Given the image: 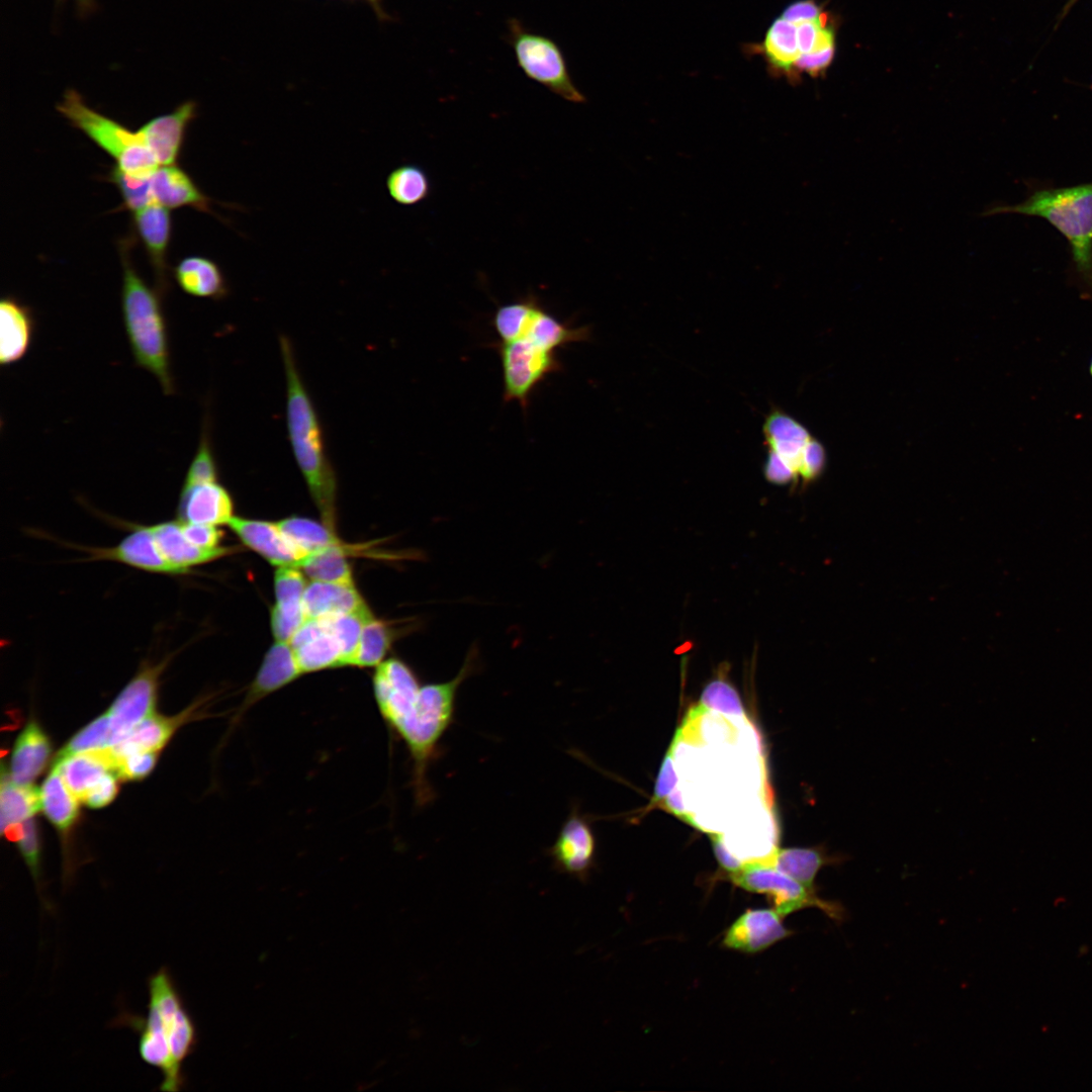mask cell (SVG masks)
Segmentation results:
<instances>
[{
  "label": "cell",
  "instance_id": "7",
  "mask_svg": "<svg viewBox=\"0 0 1092 1092\" xmlns=\"http://www.w3.org/2000/svg\"><path fill=\"white\" fill-rule=\"evenodd\" d=\"M763 433L768 447L765 478L775 484L806 485L816 480L826 466L824 446L789 415L776 410L765 420Z\"/></svg>",
  "mask_w": 1092,
  "mask_h": 1092
},
{
  "label": "cell",
  "instance_id": "21",
  "mask_svg": "<svg viewBox=\"0 0 1092 1092\" xmlns=\"http://www.w3.org/2000/svg\"><path fill=\"white\" fill-rule=\"evenodd\" d=\"M150 529L162 555L180 575L188 573L194 566L211 562L235 551L234 548L223 546L216 549L196 546L185 537L179 520L151 525Z\"/></svg>",
  "mask_w": 1092,
  "mask_h": 1092
},
{
  "label": "cell",
  "instance_id": "36",
  "mask_svg": "<svg viewBox=\"0 0 1092 1092\" xmlns=\"http://www.w3.org/2000/svg\"><path fill=\"white\" fill-rule=\"evenodd\" d=\"M763 51L771 66L791 72L801 56L796 24L783 17L777 19L766 33Z\"/></svg>",
  "mask_w": 1092,
  "mask_h": 1092
},
{
  "label": "cell",
  "instance_id": "56",
  "mask_svg": "<svg viewBox=\"0 0 1092 1092\" xmlns=\"http://www.w3.org/2000/svg\"><path fill=\"white\" fill-rule=\"evenodd\" d=\"M366 1L369 2V4L373 7L375 13L381 19L387 18L386 14L384 13V11H383V9H382V7L380 5V0H366Z\"/></svg>",
  "mask_w": 1092,
  "mask_h": 1092
},
{
  "label": "cell",
  "instance_id": "27",
  "mask_svg": "<svg viewBox=\"0 0 1092 1092\" xmlns=\"http://www.w3.org/2000/svg\"><path fill=\"white\" fill-rule=\"evenodd\" d=\"M193 709L177 716L166 717L152 714L135 726L117 744L109 747L114 760L138 751H159L167 744L180 725L190 717Z\"/></svg>",
  "mask_w": 1092,
  "mask_h": 1092
},
{
  "label": "cell",
  "instance_id": "26",
  "mask_svg": "<svg viewBox=\"0 0 1092 1092\" xmlns=\"http://www.w3.org/2000/svg\"><path fill=\"white\" fill-rule=\"evenodd\" d=\"M115 760L109 749L78 753L55 758L57 768L71 792L82 800L86 793L107 772H114Z\"/></svg>",
  "mask_w": 1092,
  "mask_h": 1092
},
{
  "label": "cell",
  "instance_id": "30",
  "mask_svg": "<svg viewBox=\"0 0 1092 1092\" xmlns=\"http://www.w3.org/2000/svg\"><path fill=\"white\" fill-rule=\"evenodd\" d=\"M356 546H334L309 554L300 564L303 573L315 581L355 584L348 556L359 553Z\"/></svg>",
  "mask_w": 1092,
  "mask_h": 1092
},
{
  "label": "cell",
  "instance_id": "18",
  "mask_svg": "<svg viewBox=\"0 0 1092 1092\" xmlns=\"http://www.w3.org/2000/svg\"><path fill=\"white\" fill-rule=\"evenodd\" d=\"M92 559L120 562L149 572L180 575L162 555L150 526L135 525L113 547L90 549Z\"/></svg>",
  "mask_w": 1092,
  "mask_h": 1092
},
{
  "label": "cell",
  "instance_id": "25",
  "mask_svg": "<svg viewBox=\"0 0 1092 1092\" xmlns=\"http://www.w3.org/2000/svg\"><path fill=\"white\" fill-rule=\"evenodd\" d=\"M179 287L187 294L214 300L229 294V285L220 267L204 256H187L173 269Z\"/></svg>",
  "mask_w": 1092,
  "mask_h": 1092
},
{
  "label": "cell",
  "instance_id": "6",
  "mask_svg": "<svg viewBox=\"0 0 1092 1092\" xmlns=\"http://www.w3.org/2000/svg\"><path fill=\"white\" fill-rule=\"evenodd\" d=\"M1017 213L1048 220L1068 241L1084 296L1092 300V183L1041 188L1013 205H997L983 215Z\"/></svg>",
  "mask_w": 1092,
  "mask_h": 1092
},
{
  "label": "cell",
  "instance_id": "20",
  "mask_svg": "<svg viewBox=\"0 0 1092 1092\" xmlns=\"http://www.w3.org/2000/svg\"><path fill=\"white\" fill-rule=\"evenodd\" d=\"M294 652L288 642L276 641L264 656L237 713L239 719L254 705L301 676Z\"/></svg>",
  "mask_w": 1092,
  "mask_h": 1092
},
{
  "label": "cell",
  "instance_id": "11",
  "mask_svg": "<svg viewBox=\"0 0 1092 1092\" xmlns=\"http://www.w3.org/2000/svg\"><path fill=\"white\" fill-rule=\"evenodd\" d=\"M166 663H144L113 701L107 711L112 728L111 746L124 739L135 726L154 714L159 679Z\"/></svg>",
  "mask_w": 1092,
  "mask_h": 1092
},
{
  "label": "cell",
  "instance_id": "28",
  "mask_svg": "<svg viewBox=\"0 0 1092 1092\" xmlns=\"http://www.w3.org/2000/svg\"><path fill=\"white\" fill-rule=\"evenodd\" d=\"M365 605L355 584L312 580L307 583L302 598L306 619L352 612Z\"/></svg>",
  "mask_w": 1092,
  "mask_h": 1092
},
{
  "label": "cell",
  "instance_id": "41",
  "mask_svg": "<svg viewBox=\"0 0 1092 1092\" xmlns=\"http://www.w3.org/2000/svg\"><path fill=\"white\" fill-rule=\"evenodd\" d=\"M217 479L218 468L210 441L209 422L205 418L199 444L186 472L183 485L214 482Z\"/></svg>",
  "mask_w": 1092,
  "mask_h": 1092
},
{
  "label": "cell",
  "instance_id": "53",
  "mask_svg": "<svg viewBox=\"0 0 1092 1092\" xmlns=\"http://www.w3.org/2000/svg\"><path fill=\"white\" fill-rule=\"evenodd\" d=\"M682 801L684 800H682V797H681V793H680L679 789L677 787H675L665 797V799L661 803H663V807L665 809H668L671 813H673L677 817L686 820L688 812H687V809L685 808V804H684Z\"/></svg>",
  "mask_w": 1092,
  "mask_h": 1092
},
{
  "label": "cell",
  "instance_id": "10",
  "mask_svg": "<svg viewBox=\"0 0 1092 1092\" xmlns=\"http://www.w3.org/2000/svg\"><path fill=\"white\" fill-rule=\"evenodd\" d=\"M727 879L746 891L766 895L784 917L806 907H816L836 921L844 915L839 904L819 898L815 890L808 889L766 861L747 862L738 871L727 873Z\"/></svg>",
  "mask_w": 1092,
  "mask_h": 1092
},
{
  "label": "cell",
  "instance_id": "54",
  "mask_svg": "<svg viewBox=\"0 0 1092 1092\" xmlns=\"http://www.w3.org/2000/svg\"><path fill=\"white\" fill-rule=\"evenodd\" d=\"M63 0H57L58 3ZM76 9L81 17H85L96 10L97 4L95 0H75Z\"/></svg>",
  "mask_w": 1092,
  "mask_h": 1092
},
{
  "label": "cell",
  "instance_id": "40",
  "mask_svg": "<svg viewBox=\"0 0 1092 1092\" xmlns=\"http://www.w3.org/2000/svg\"><path fill=\"white\" fill-rule=\"evenodd\" d=\"M699 705L712 712L732 717H745L739 694L722 672L706 685Z\"/></svg>",
  "mask_w": 1092,
  "mask_h": 1092
},
{
  "label": "cell",
  "instance_id": "42",
  "mask_svg": "<svg viewBox=\"0 0 1092 1092\" xmlns=\"http://www.w3.org/2000/svg\"><path fill=\"white\" fill-rule=\"evenodd\" d=\"M306 585V579L298 566L278 567L274 577V606L282 609L303 607L302 598Z\"/></svg>",
  "mask_w": 1092,
  "mask_h": 1092
},
{
  "label": "cell",
  "instance_id": "9",
  "mask_svg": "<svg viewBox=\"0 0 1092 1092\" xmlns=\"http://www.w3.org/2000/svg\"><path fill=\"white\" fill-rule=\"evenodd\" d=\"M508 36L518 66L531 80L571 103H584L574 84L564 54L551 37L526 27L519 19L508 21Z\"/></svg>",
  "mask_w": 1092,
  "mask_h": 1092
},
{
  "label": "cell",
  "instance_id": "51",
  "mask_svg": "<svg viewBox=\"0 0 1092 1092\" xmlns=\"http://www.w3.org/2000/svg\"><path fill=\"white\" fill-rule=\"evenodd\" d=\"M711 839L716 858L727 873L738 871L743 867L742 862L729 850L720 833H711Z\"/></svg>",
  "mask_w": 1092,
  "mask_h": 1092
},
{
  "label": "cell",
  "instance_id": "35",
  "mask_svg": "<svg viewBox=\"0 0 1092 1092\" xmlns=\"http://www.w3.org/2000/svg\"><path fill=\"white\" fill-rule=\"evenodd\" d=\"M397 630L388 622L377 620L374 616L363 627L353 666H378L396 639Z\"/></svg>",
  "mask_w": 1092,
  "mask_h": 1092
},
{
  "label": "cell",
  "instance_id": "19",
  "mask_svg": "<svg viewBox=\"0 0 1092 1092\" xmlns=\"http://www.w3.org/2000/svg\"><path fill=\"white\" fill-rule=\"evenodd\" d=\"M233 517V497L217 481L182 486L177 508L180 522L218 526L229 524Z\"/></svg>",
  "mask_w": 1092,
  "mask_h": 1092
},
{
  "label": "cell",
  "instance_id": "24",
  "mask_svg": "<svg viewBox=\"0 0 1092 1092\" xmlns=\"http://www.w3.org/2000/svg\"><path fill=\"white\" fill-rule=\"evenodd\" d=\"M51 753L52 744L46 732L37 722H28L12 750L9 771L12 782L31 786L47 767Z\"/></svg>",
  "mask_w": 1092,
  "mask_h": 1092
},
{
  "label": "cell",
  "instance_id": "33",
  "mask_svg": "<svg viewBox=\"0 0 1092 1092\" xmlns=\"http://www.w3.org/2000/svg\"><path fill=\"white\" fill-rule=\"evenodd\" d=\"M276 523L283 534L307 556L329 547L347 545L338 538L335 530L324 523L302 517H289Z\"/></svg>",
  "mask_w": 1092,
  "mask_h": 1092
},
{
  "label": "cell",
  "instance_id": "57",
  "mask_svg": "<svg viewBox=\"0 0 1092 1092\" xmlns=\"http://www.w3.org/2000/svg\"><path fill=\"white\" fill-rule=\"evenodd\" d=\"M1089 372H1090V375L1092 376V358H1091V361H1090V364H1089Z\"/></svg>",
  "mask_w": 1092,
  "mask_h": 1092
},
{
  "label": "cell",
  "instance_id": "12",
  "mask_svg": "<svg viewBox=\"0 0 1092 1092\" xmlns=\"http://www.w3.org/2000/svg\"><path fill=\"white\" fill-rule=\"evenodd\" d=\"M595 850L596 841L590 825L573 806L548 849L553 866L560 873L582 881L594 864Z\"/></svg>",
  "mask_w": 1092,
  "mask_h": 1092
},
{
  "label": "cell",
  "instance_id": "46",
  "mask_svg": "<svg viewBox=\"0 0 1092 1092\" xmlns=\"http://www.w3.org/2000/svg\"><path fill=\"white\" fill-rule=\"evenodd\" d=\"M305 620L303 608L287 610L273 606L270 617L272 633L277 641L289 643Z\"/></svg>",
  "mask_w": 1092,
  "mask_h": 1092
},
{
  "label": "cell",
  "instance_id": "52",
  "mask_svg": "<svg viewBox=\"0 0 1092 1092\" xmlns=\"http://www.w3.org/2000/svg\"><path fill=\"white\" fill-rule=\"evenodd\" d=\"M821 11L815 2L811 0L798 1L790 5L782 17L792 22H800L819 17Z\"/></svg>",
  "mask_w": 1092,
  "mask_h": 1092
},
{
  "label": "cell",
  "instance_id": "55",
  "mask_svg": "<svg viewBox=\"0 0 1092 1092\" xmlns=\"http://www.w3.org/2000/svg\"><path fill=\"white\" fill-rule=\"evenodd\" d=\"M1080 0H1066V2L1064 3L1063 7L1061 8L1059 14L1057 15V18H1056V21H1055V24H1054V29H1053L1054 31H1056L1060 27V25L1062 24L1064 19L1069 15L1071 10L1074 8V6Z\"/></svg>",
  "mask_w": 1092,
  "mask_h": 1092
},
{
  "label": "cell",
  "instance_id": "15",
  "mask_svg": "<svg viewBox=\"0 0 1092 1092\" xmlns=\"http://www.w3.org/2000/svg\"><path fill=\"white\" fill-rule=\"evenodd\" d=\"M228 525L247 547L273 565L299 567L307 557L283 534L277 523L234 516Z\"/></svg>",
  "mask_w": 1092,
  "mask_h": 1092
},
{
  "label": "cell",
  "instance_id": "31",
  "mask_svg": "<svg viewBox=\"0 0 1092 1092\" xmlns=\"http://www.w3.org/2000/svg\"><path fill=\"white\" fill-rule=\"evenodd\" d=\"M778 871L790 876L808 889L814 890L818 872L833 859L818 848L792 847L776 849L765 860Z\"/></svg>",
  "mask_w": 1092,
  "mask_h": 1092
},
{
  "label": "cell",
  "instance_id": "8",
  "mask_svg": "<svg viewBox=\"0 0 1092 1092\" xmlns=\"http://www.w3.org/2000/svg\"><path fill=\"white\" fill-rule=\"evenodd\" d=\"M57 110L71 125L111 156L116 166L128 175L143 177L152 175L159 163L136 131H131L118 121L94 110L74 89L65 91Z\"/></svg>",
  "mask_w": 1092,
  "mask_h": 1092
},
{
  "label": "cell",
  "instance_id": "44",
  "mask_svg": "<svg viewBox=\"0 0 1092 1092\" xmlns=\"http://www.w3.org/2000/svg\"><path fill=\"white\" fill-rule=\"evenodd\" d=\"M19 851L29 869L34 880L37 892L40 888V844L35 822L32 818L21 823L20 833L16 839ZM40 896V893H39Z\"/></svg>",
  "mask_w": 1092,
  "mask_h": 1092
},
{
  "label": "cell",
  "instance_id": "37",
  "mask_svg": "<svg viewBox=\"0 0 1092 1092\" xmlns=\"http://www.w3.org/2000/svg\"><path fill=\"white\" fill-rule=\"evenodd\" d=\"M373 617L367 605L352 612L321 618L327 629L339 641L345 658V666H353L361 633L366 622Z\"/></svg>",
  "mask_w": 1092,
  "mask_h": 1092
},
{
  "label": "cell",
  "instance_id": "47",
  "mask_svg": "<svg viewBox=\"0 0 1092 1092\" xmlns=\"http://www.w3.org/2000/svg\"><path fill=\"white\" fill-rule=\"evenodd\" d=\"M117 779L119 778L115 772H107L86 793L81 802L91 809L107 806L118 792Z\"/></svg>",
  "mask_w": 1092,
  "mask_h": 1092
},
{
  "label": "cell",
  "instance_id": "17",
  "mask_svg": "<svg viewBox=\"0 0 1092 1092\" xmlns=\"http://www.w3.org/2000/svg\"><path fill=\"white\" fill-rule=\"evenodd\" d=\"M133 225L155 272L157 288L163 295L169 290L167 252L172 236V217L168 208L152 203L133 212Z\"/></svg>",
  "mask_w": 1092,
  "mask_h": 1092
},
{
  "label": "cell",
  "instance_id": "34",
  "mask_svg": "<svg viewBox=\"0 0 1092 1092\" xmlns=\"http://www.w3.org/2000/svg\"><path fill=\"white\" fill-rule=\"evenodd\" d=\"M385 184L392 200L404 206L426 200L432 190L429 175L416 164L397 166L388 174Z\"/></svg>",
  "mask_w": 1092,
  "mask_h": 1092
},
{
  "label": "cell",
  "instance_id": "4",
  "mask_svg": "<svg viewBox=\"0 0 1092 1092\" xmlns=\"http://www.w3.org/2000/svg\"><path fill=\"white\" fill-rule=\"evenodd\" d=\"M286 377V420L291 448L323 523L336 530L337 480L323 431L286 336L279 338Z\"/></svg>",
  "mask_w": 1092,
  "mask_h": 1092
},
{
  "label": "cell",
  "instance_id": "49",
  "mask_svg": "<svg viewBox=\"0 0 1092 1092\" xmlns=\"http://www.w3.org/2000/svg\"><path fill=\"white\" fill-rule=\"evenodd\" d=\"M677 776L673 765V752L670 748L660 767L651 804L661 803L665 797L676 787Z\"/></svg>",
  "mask_w": 1092,
  "mask_h": 1092
},
{
  "label": "cell",
  "instance_id": "43",
  "mask_svg": "<svg viewBox=\"0 0 1092 1092\" xmlns=\"http://www.w3.org/2000/svg\"><path fill=\"white\" fill-rule=\"evenodd\" d=\"M795 24L801 55L814 54L834 48V33L825 13H821L817 18L796 22Z\"/></svg>",
  "mask_w": 1092,
  "mask_h": 1092
},
{
  "label": "cell",
  "instance_id": "1",
  "mask_svg": "<svg viewBox=\"0 0 1092 1092\" xmlns=\"http://www.w3.org/2000/svg\"><path fill=\"white\" fill-rule=\"evenodd\" d=\"M477 654H467L458 673L448 681L422 685L402 660L389 658L376 666L373 694L388 730L405 745L412 762L415 802L423 807L435 798L429 770L440 743L455 719L460 686L476 670Z\"/></svg>",
  "mask_w": 1092,
  "mask_h": 1092
},
{
  "label": "cell",
  "instance_id": "38",
  "mask_svg": "<svg viewBox=\"0 0 1092 1092\" xmlns=\"http://www.w3.org/2000/svg\"><path fill=\"white\" fill-rule=\"evenodd\" d=\"M112 728L108 712H105L80 729L59 751L56 758L103 750L111 746Z\"/></svg>",
  "mask_w": 1092,
  "mask_h": 1092
},
{
  "label": "cell",
  "instance_id": "50",
  "mask_svg": "<svg viewBox=\"0 0 1092 1092\" xmlns=\"http://www.w3.org/2000/svg\"><path fill=\"white\" fill-rule=\"evenodd\" d=\"M833 55L834 48L814 54H804L797 59L794 68L801 72L816 76L829 66L833 59Z\"/></svg>",
  "mask_w": 1092,
  "mask_h": 1092
},
{
  "label": "cell",
  "instance_id": "29",
  "mask_svg": "<svg viewBox=\"0 0 1092 1092\" xmlns=\"http://www.w3.org/2000/svg\"><path fill=\"white\" fill-rule=\"evenodd\" d=\"M40 809L61 832L69 831L79 815L78 798L71 792L57 768H52L39 790Z\"/></svg>",
  "mask_w": 1092,
  "mask_h": 1092
},
{
  "label": "cell",
  "instance_id": "22",
  "mask_svg": "<svg viewBox=\"0 0 1092 1092\" xmlns=\"http://www.w3.org/2000/svg\"><path fill=\"white\" fill-rule=\"evenodd\" d=\"M30 307L10 295L0 302V364L8 366L22 359L30 348L34 333Z\"/></svg>",
  "mask_w": 1092,
  "mask_h": 1092
},
{
  "label": "cell",
  "instance_id": "39",
  "mask_svg": "<svg viewBox=\"0 0 1092 1092\" xmlns=\"http://www.w3.org/2000/svg\"><path fill=\"white\" fill-rule=\"evenodd\" d=\"M152 175L131 176L115 165L108 172L106 180L117 187L122 198L121 208L135 212L155 203L152 193Z\"/></svg>",
  "mask_w": 1092,
  "mask_h": 1092
},
{
  "label": "cell",
  "instance_id": "16",
  "mask_svg": "<svg viewBox=\"0 0 1092 1092\" xmlns=\"http://www.w3.org/2000/svg\"><path fill=\"white\" fill-rule=\"evenodd\" d=\"M289 644L302 674L345 666L342 647L321 618L306 619Z\"/></svg>",
  "mask_w": 1092,
  "mask_h": 1092
},
{
  "label": "cell",
  "instance_id": "14",
  "mask_svg": "<svg viewBox=\"0 0 1092 1092\" xmlns=\"http://www.w3.org/2000/svg\"><path fill=\"white\" fill-rule=\"evenodd\" d=\"M784 916L772 908L748 909L726 930L722 944L745 953L761 951L792 935Z\"/></svg>",
  "mask_w": 1092,
  "mask_h": 1092
},
{
  "label": "cell",
  "instance_id": "3",
  "mask_svg": "<svg viewBox=\"0 0 1092 1092\" xmlns=\"http://www.w3.org/2000/svg\"><path fill=\"white\" fill-rule=\"evenodd\" d=\"M147 986L149 1001L146 1015L123 1010L113 1024L129 1027L138 1034L140 1058L162 1075L159 1090L177 1092L186 1084L184 1062L197 1045L196 1024L166 967L153 973L148 978Z\"/></svg>",
  "mask_w": 1092,
  "mask_h": 1092
},
{
  "label": "cell",
  "instance_id": "13",
  "mask_svg": "<svg viewBox=\"0 0 1092 1092\" xmlns=\"http://www.w3.org/2000/svg\"><path fill=\"white\" fill-rule=\"evenodd\" d=\"M196 115V102L186 100L173 111L156 116L139 128V134L152 151L159 165H176L187 128Z\"/></svg>",
  "mask_w": 1092,
  "mask_h": 1092
},
{
  "label": "cell",
  "instance_id": "5",
  "mask_svg": "<svg viewBox=\"0 0 1092 1092\" xmlns=\"http://www.w3.org/2000/svg\"><path fill=\"white\" fill-rule=\"evenodd\" d=\"M129 243L120 247L122 262V320L135 364L159 381L164 394L175 392L162 294L150 287L129 258Z\"/></svg>",
  "mask_w": 1092,
  "mask_h": 1092
},
{
  "label": "cell",
  "instance_id": "48",
  "mask_svg": "<svg viewBox=\"0 0 1092 1092\" xmlns=\"http://www.w3.org/2000/svg\"><path fill=\"white\" fill-rule=\"evenodd\" d=\"M180 524L185 537L196 546L205 549L221 547L223 533L216 526L183 522Z\"/></svg>",
  "mask_w": 1092,
  "mask_h": 1092
},
{
  "label": "cell",
  "instance_id": "32",
  "mask_svg": "<svg viewBox=\"0 0 1092 1092\" xmlns=\"http://www.w3.org/2000/svg\"><path fill=\"white\" fill-rule=\"evenodd\" d=\"M0 809L1 829L3 832L11 826L30 819L40 809L39 791L32 786L15 784L10 779L9 774L5 775L3 770Z\"/></svg>",
  "mask_w": 1092,
  "mask_h": 1092
},
{
  "label": "cell",
  "instance_id": "2",
  "mask_svg": "<svg viewBox=\"0 0 1092 1092\" xmlns=\"http://www.w3.org/2000/svg\"><path fill=\"white\" fill-rule=\"evenodd\" d=\"M512 327L509 338L492 346L500 360L504 401H516L527 412L536 387L562 369L557 350L589 340L590 329L561 322L531 293L518 299Z\"/></svg>",
  "mask_w": 1092,
  "mask_h": 1092
},
{
  "label": "cell",
  "instance_id": "45",
  "mask_svg": "<svg viewBox=\"0 0 1092 1092\" xmlns=\"http://www.w3.org/2000/svg\"><path fill=\"white\" fill-rule=\"evenodd\" d=\"M159 751H138L115 759L114 772L120 780L138 781L155 767Z\"/></svg>",
  "mask_w": 1092,
  "mask_h": 1092
},
{
  "label": "cell",
  "instance_id": "23",
  "mask_svg": "<svg viewBox=\"0 0 1092 1092\" xmlns=\"http://www.w3.org/2000/svg\"><path fill=\"white\" fill-rule=\"evenodd\" d=\"M152 193L154 202L168 209L189 206L217 216L211 208L213 200L177 165L162 166L153 173Z\"/></svg>",
  "mask_w": 1092,
  "mask_h": 1092
}]
</instances>
